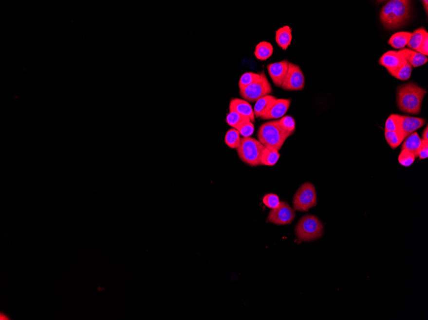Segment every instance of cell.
I'll use <instances>...</instances> for the list:
<instances>
[{
  "label": "cell",
  "instance_id": "cell-1",
  "mask_svg": "<svg viewBox=\"0 0 428 320\" xmlns=\"http://www.w3.org/2000/svg\"><path fill=\"white\" fill-rule=\"evenodd\" d=\"M410 11V1L391 0L383 6L380 12V19L387 29H397L409 19Z\"/></svg>",
  "mask_w": 428,
  "mask_h": 320
},
{
  "label": "cell",
  "instance_id": "cell-2",
  "mask_svg": "<svg viewBox=\"0 0 428 320\" xmlns=\"http://www.w3.org/2000/svg\"><path fill=\"white\" fill-rule=\"evenodd\" d=\"M427 91L414 83H408L397 89V102L399 109L409 114H419Z\"/></svg>",
  "mask_w": 428,
  "mask_h": 320
},
{
  "label": "cell",
  "instance_id": "cell-3",
  "mask_svg": "<svg viewBox=\"0 0 428 320\" xmlns=\"http://www.w3.org/2000/svg\"><path fill=\"white\" fill-rule=\"evenodd\" d=\"M257 136L265 147L279 151L290 135L281 129L279 119H275L263 123L260 127Z\"/></svg>",
  "mask_w": 428,
  "mask_h": 320
},
{
  "label": "cell",
  "instance_id": "cell-4",
  "mask_svg": "<svg viewBox=\"0 0 428 320\" xmlns=\"http://www.w3.org/2000/svg\"><path fill=\"white\" fill-rule=\"evenodd\" d=\"M324 226L317 217L312 215L303 216L296 227V235L301 242H310L322 237Z\"/></svg>",
  "mask_w": 428,
  "mask_h": 320
},
{
  "label": "cell",
  "instance_id": "cell-5",
  "mask_svg": "<svg viewBox=\"0 0 428 320\" xmlns=\"http://www.w3.org/2000/svg\"><path fill=\"white\" fill-rule=\"evenodd\" d=\"M264 148V146L256 139L251 137H242L237 152L243 163L255 167L261 166V155Z\"/></svg>",
  "mask_w": 428,
  "mask_h": 320
},
{
  "label": "cell",
  "instance_id": "cell-6",
  "mask_svg": "<svg viewBox=\"0 0 428 320\" xmlns=\"http://www.w3.org/2000/svg\"><path fill=\"white\" fill-rule=\"evenodd\" d=\"M317 198L316 188L312 183L306 182L300 187L293 198L294 209L296 211L307 212L317 205Z\"/></svg>",
  "mask_w": 428,
  "mask_h": 320
},
{
  "label": "cell",
  "instance_id": "cell-7",
  "mask_svg": "<svg viewBox=\"0 0 428 320\" xmlns=\"http://www.w3.org/2000/svg\"><path fill=\"white\" fill-rule=\"evenodd\" d=\"M261 80L244 88L240 89V95L245 101L256 102L259 99L271 95L273 92L271 84L267 80L265 73H261Z\"/></svg>",
  "mask_w": 428,
  "mask_h": 320
},
{
  "label": "cell",
  "instance_id": "cell-8",
  "mask_svg": "<svg viewBox=\"0 0 428 320\" xmlns=\"http://www.w3.org/2000/svg\"><path fill=\"white\" fill-rule=\"evenodd\" d=\"M305 79L301 68L297 65L289 63L287 75L281 88L287 91H299L305 87Z\"/></svg>",
  "mask_w": 428,
  "mask_h": 320
},
{
  "label": "cell",
  "instance_id": "cell-9",
  "mask_svg": "<svg viewBox=\"0 0 428 320\" xmlns=\"http://www.w3.org/2000/svg\"><path fill=\"white\" fill-rule=\"evenodd\" d=\"M296 213L287 202H281L277 208L271 209L268 216L269 222L277 225H286L292 223Z\"/></svg>",
  "mask_w": 428,
  "mask_h": 320
},
{
  "label": "cell",
  "instance_id": "cell-10",
  "mask_svg": "<svg viewBox=\"0 0 428 320\" xmlns=\"http://www.w3.org/2000/svg\"><path fill=\"white\" fill-rule=\"evenodd\" d=\"M406 61L398 52L389 51L383 54L379 59V64L387 68L391 76H393L405 64Z\"/></svg>",
  "mask_w": 428,
  "mask_h": 320
},
{
  "label": "cell",
  "instance_id": "cell-11",
  "mask_svg": "<svg viewBox=\"0 0 428 320\" xmlns=\"http://www.w3.org/2000/svg\"><path fill=\"white\" fill-rule=\"evenodd\" d=\"M289 63L287 60H284L267 65V71L276 86L281 87L283 84L289 70Z\"/></svg>",
  "mask_w": 428,
  "mask_h": 320
},
{
  "label": "cell",
  "instance_id": "cell-12",
  "mask_svg": "<svg viewBox=\"0 0 428 320\" xmlns=\"http://www.w3.org/2000/svg\"><path fill=\"white\" fill-rule=\"evenodd\" d=\"M291 100L286 99H277L270 106L268 111L264 116L261 117L262 119H279L285 116L290 106Z\"/></svg>",
  "mask_w": 428,
  "mask_h": 320
},
{
  "label": "cell",
  "instance_id": "cell-13",
  "mask_svg": "<svg viewBox=\"0 0 428 320\" xmlns=\"http://www.w3.org/2000/svg\"><path fill=\"white\" fill-rule=\"evenodd\" d=\"M425 119L417 117L401 116L400 128L405 138L425 124Z\"/></svg>",
  "mask_w": 428,
  "mask_h": 320
},
{
  "label": "cell",
  "instance_id": "cell-14",
  "mask_svg": "<svg viewBox=\"0 0 428 320\" xmlns=\"http://www.w3.org/2000/svg\"><path fill=\"white\" fill-rule=\"evenodd\" d=\"M230 111H235L251 119L252 122L255 121L254 111L251 105L244 99L238 98L233 99L231 100L229 105Z\"/></svg>",
  "mask_w": 428,
  "mask_h": 320
},
{
  "label": "cell",
  "instance_id": "cell-15",
  "mask_svg": "<svg viewBox=\"0 0 428 320\" xmlns=\"http://www.w3.org/2000/svg\"><path fill=\"white\" fill-rule=\"evenodd\" d=\"M398 52L412 67L415 68L423 66L427 64L428 61L427 56L409 49H402Z\"/></svg>",
  "mask_w": 428,
  "mask_h": 320
},
{
  "label": "cell",
  "instance_id": "cell-16",
  "mask_svg": "<svg viewBox=\"0 0 428 320\" xmlns=\"http://www.w3.org/2000/svg\"><path fill=\"white\" fill-rule=\"evenodd\" d=\"M275 40L279 48L283 50H287L291 45L293 40L292 28L289 26H284L279 28L276 32Z\"/></svg>",
  "mask_w": 428,
  "mask_h": 320
},
{
  "label": "cell",
  "instance_id": "cell-17",
  "mask_svg": "<svg viewBox=\"0 0 428 320\" xmlns=\"http://www.w3.org/2000/svg\"><path fill=\"white\" fill-rule=\"evenodd\" d=\"M277 99L275 97L271 95H266L259 99L256 102L253 111H254L255 118H261L264 116L265 113L268 111L270 106L273 104L274 101Z\"/></svg>",
  "mask_w": 428,
  "mask_h": 320
},
{
  "label": "cell",
  "instance_id": "cell-18",
  "mask_svg": "<svg viewBox=\"0 0 428 320\" xmlns=\"http://www.w3.org/2000/svg\"><path fill=\"white\" fill-rule=\"evenodd\" d=\"M273 46L270 42L262 41L259 42L256 46L254 54L257 60L265 61L268 60L273 55Z\"/></svg>",
  "mask_w": 428,
  "mask_h": 320
},
{
  "label": "cell",
  "instance_id": "cell-19",
  "mask_svg": "<svg viewBox=\"0 0 428 320\" xmlns=\"http://www.w3.org/2000/svg\"><path fill=\"white\" fill-rule=\"evenodd\" d=\"M402 145V150H407L417 157L418 151L422 143V139L417 133H413L406 137Z\"/></svg>",
  "mask_w": 428,
  "mask_h": 320
},
{
  "label": "cell",
  "instance_id": "cell-20",
  "mask_svg": "<svg viewBox=\"0 0 428 320\" xmlns=\"http://www.w3.org/2000/svg\"><path fill=\"white\" fill-rule=\"evenodd\" d=\"M411 34L412 33L411 32H397L391 36L389 40V44L393 48L402 50L409 43Z\"/></svg>",
  "mask_w": 428,
  "mask_h": 320
},
{
  "label": "cell",
  "instance_id": "cell-21",
  "mask_svg": "<svg viewBox=\"0 0 428 320\" xmlns=\"http://www.w3.org/2000/svg\"><path fill=\"white\" fill-rule=\"evenodd\" d=\"M280 157L279 151L265 147L261 155V166H275Z\"/></svg>",
  "mask_w": 428,
  "mask_h": 320
},
{
  "label": "cell",
  "instance_id": "cell-22",
  "mask_svg": "<svg viewBox=\"0 0 428 320\" xmlns=\"http://www.w3.org/2000/svg\"><path fill=\"white\" fill-rule=\"evenodd\" d=\"M226 121L233 129L238 130L244 123L251 121V119L235 111H230L227 115Z\"/></svg>",
  "mask_w": 428,
  "mask_h": 320
},
{
  "label": "cell",
  "instance_id": "cell-23",
  "mask_svg": "<svg viewBox=\"0 0 428 320\" xmlns=\"http://www.w3.org/2000/svg\"><path fill=\"white\" fill-rule=\"evenodd\" d=\"M241 137L239 132L235 129H231L227 131L224 137V142L229 148L237 149L241 145Z\"/></svg>",
  "mask_w": 428,
  "mask_h": 320
},
{
  "label": "cell",
  "instance_id": "cell-24",
  "mask_svg": "<svg viewBox=\"0 0 428 320\" xmlns=\"http://www.w3.org/2000/svg\"><path fill=\"white\" fill-rule=\"evenodd\" d=\"M427 34L428 32L424 28H420L419 29L416 30L411 34L410 39L407 44L408 47L411 48V50L417 51Z\"/></svg>",
  "mask_w": 428,
  "mask_h": 320
},
{
  "label": "cell",
  "instance_id": "cell-25",
  "mask_svg": "<svg viewBox=\"0 0 428 320\" xmlns=\"http://www.w3.org/2000/svg\"><path fill=\"white\" fill-rule=\"evenodd\" d=\"M385 136L387 142L393 149L398 147L406 139L401 132L385 131Z\"/></svg>",
  "mask_w": 428,
  "mask_h": 320
},
{
  "label": "cell",
  "instance_id": "cell-26",
  "mask_svg": "<svg viewBox=\"0 0 428 320\" xmlns=\"http://www.w3.org/2000/svg\"><path fill=\"white\" fill-rule=\"evenodd\" d=\"M261 74L255 72H245L241 76L239 82V89L245 88L261 80Z\"/></svg>",
  "mask_w": 428,
  "mask_h": 320
},
{
  "label": "cell",
  "instance_id": "cell-27",
  "mask_svg": "<svg viewBox=\"0 0 428 320\" xmlns=\"http://www.w3.org/2000/svg\"><path fill=\"white\" fill-rule=\"evenodd\" d=\"M279 121L281 129L286 133H287L290 136L293 135L296 130V121L293 117L286 115L280 119H279Z\"/></svg>",
  "mask_w": 428,
  "mask_h": 320
},
{
  "label": "cell",
  "instance_id": "cell-28",
  "mask_svg": "<svg viewBox=\"0 0 428 320\" xmlns=\"http://www.w3.org/2000/svg\"><path fill=\"white\" fill-rule=\"evenodd\" d=\"M401 115L392 114L385 122V131L401 132Z\"/></svg>",
  "mask_w": 428,
  "mask_h": 320
},
{
  "label": "cell",
  "instance_id": "cell-29",
  "mask_svg": "<svg viewBox=\"0 0 428 320\" xmlns=\"http://www.w3.org/2000/svg\"><path fill=\"white\" fill-rule=\"evenodd\" d=\"M415 159L416 156L407 150H402L398 157L399 163L405 167L412 165Z\"/></svg>",
  "mask_w": 428,
  "mask_h": 320
},
{
  "label": "cell",
  "instance_id": "cell-30",
  "mask_svg": "<svg viewBox=\"0 0 428 320\" xmlns=\"http://www.w3.org/2000/svg\"><path fill=\"white\" fill-rule=\"evenodd\" d=\"M412 68L410 64L406 62L405 64L401 67L393 76L397 78V80L401 81L408 80L410 78Z\"/></svg>",
  "mask_w": 428,
  "mask_h": 320
},
{
  "label": "cell",
  "instance_id": "cell-31",
  "mask_svg": "<svg viewBox=\"0 0 428 320\" xmlns=\"http://www.w3.org/2000/svg\"><path fill=\"white\" fill-rule=\"evenodd\" d=\"M280 202L279 196L275 194H267L263 198V203L271 209L277 208Z\"/></svg>",
  "mask_w": 428,
  "mask_h": 320
},
{
  "label": "cell",
  "instance_id": "cell-32",
  "mask_svg": "<svg viewBox=\"0 0 428 320\" xmlns=\"http://www.w3.org/2000/svg\"><path fill=\"white\" fill-rule=\"evenodd\" d=\"M243 137H251L255 131L254 124L251 121H247L237 130Z\"/></svg>",
  "mask_w": 428,
  "mask_h": 320
},
{
  "label": "cell",
  "instance_id": "cell-33",
  "mask_svg": "<svg viewBox=\"0 0 428 320\" xmlns=\"http://www.w3.org/2000/svg\"><path fill=\"white\" fill-rule=\"evenodd\" d=\"M417 157L421 160L427 159L428 157V141L422 139L421 145L419 148V151H418Z\"/></svg>",
  "mask_w": 428,
  "mask_h": 320
},
{
  "label": "cell",
  "instance_id": "cell-34",
  "mask_svg": "<svg viewBox=\"0 0 428 320\" xmlns=\"http://www.w3.org/2000/svg\"><path fill=\"white\" fill-rule=\"evenodd\" d=\"M418 52L423 54L426 56H428V33L427 35H425V38L422 42L421 46H419V48H418L417 50Z\"/></svg>",
  "mask_w": 428,
  "mask_h": 320
},
{
  "label": "cell",
  "instance_id": "cell-35",
  "mask_svg": "<svg viewBox=\"0 0 428 320\" xmlns=\"http://www.w3.org/2000/svg\"><path fill=\"white\" fill-rule=\"evenodd\" d=\"M423 140L428 141V126L426 127L425 130L424 131L423 133Z\"/></svg>",
  "mask_w": 428,
  "mask_h": 320
},
{
  "label": "cell",
  "instance_id": "cell-36",
  "mask_svg": "<svg viewBox=\"0 0 428 320\" xmlns=\"http://www.w3.org/2000/svg\"><path fill=\"white\" fill-rule=\"evenodd\" d=\"M423 3L424 5V7H425V9L426 10V12H427V13L428 14V1H427V0H426V1H423Z\"/></svg>",
  "mask_w": 428,
  "mask_h": 320
}]
</instances>
